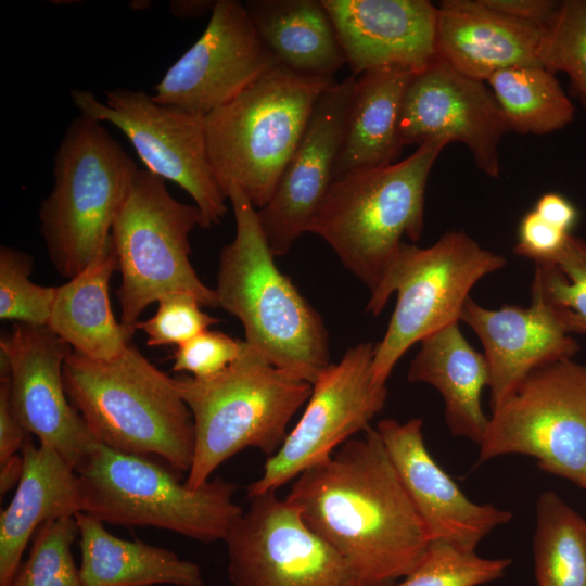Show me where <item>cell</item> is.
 I'll list each match as a JSON object with an SVG mask.
<instances>
[{"label": "cell", "mask_w": 586, "mask_h": 586, "mask_svg": "<svg viewBox=\"0 0 586 586\" xmlns=\"http://www.w3.org/2000/svg\"><path fill=\"white\" fill-rule=\"evenodd\" d=\"M285 499L362 586L397 583L431 542L375 428L304 471Z\"/></svg>", "instance_id": "cell-1"}, {"label": "cell", "mask_w": 586, "mask_h": 586, "mask_svg": "<svg viewBox=\"0 0 586 586\" xmlns=\"http://www.w3.org/2000/svg\"><path fill=\"white\" fill-rule=\"evenodd\" d=\"M226 196L235 237L220 251L218 305L240 320L250 346L275 367L313 385L331 365L327 327L277 267L257 208L237 186H230Z\"/></svg>", "instance_id": "cell-2"}, {"label": "cell", "mask_w": 586, "mask_h": 586, "mask_svg": "<svg viewBox=\"0 0 586 586\" xmlns=\"http://www.w3.org/2000/svg\"><path fill=\"white\" fill-rule=\"evenodd\" d=\"M66 395L98 443L126 454L164 459L188 472L194 453L191 412L170 378L132 344L116 358L75 352L63 365Z\"/></svg>", "instance_id": "cell-3"}, {"label": "cell", "mask_w": 586, "mask_h": 586, "mask_svg": "<svg viewBox=\"0 0 586 586\" xmlns=\"http://www.w3.org/2000/svg\"><path fill=\"white\" fill-rule=\"evenodd\" d=\"M451 143L437 137L403 161L334 178L307 232L320 237L369 290L380 285L404 242L420 240L431 169Z\"/></svg>", "instance_id": "cell-4"}, {"label": "cell", "mask_w": 586, "mask_h": 586, "mask_svg": "<svg viewBox=\"0 0 586 586\" xmlns=\"http://www.w3.org/2000/svg\"><path fill=\"white\" fill-rule=\"evenodd\" d=\"M175 383L194 426L193 460L184 482L191 488L204 485L221 463L245 448L272 456L313 390L246 342L241 356L221 372L181 375Z\"/></svg>", "instance_id": "cell-5"}, {"label": "cell", "mask_w": 586, "mask_h": 586, "mask_svg": "<svg viewBox=\"0 0 586 586\" xmlns=\"http://www.w3.org/2000/svg\"><path fill=\"white\" fill-rule=\"evenodd\" d=\"M333 77L307 76L279 64L204 118L207 154L226 194L239 187L257 209L279 179Z\"/></svg>", "instance_id": "cell-6"}, {"label": "cell", "mask_w": 586, "mask_h": 586, "mask_svg": "<svg viewBox=\"0 0 586 586\" xmlns=\"http://www.w3.org/2000/svg\"><path fill=\"white\" fill-rule=\"evenodd\" d=\"M139 168L102 123L79 114L53 161L40 203V233L60 276L72 279L102 251Z\"/></svg>", "instance_id": "cell-7"}, {"label": "cell", "mask_w": 586, "mask_h": 586, "mask_svg": "<svg viewBox=\"0 0 586 586\" xmlns=\"http://www.w3.org/2000/svg\"><path fill=\"white\" fill-rule=\"evenodd\" d=\"M506 264L502 255L484 249L463 231H447L428 247L403 242L366 307L377 316L391 295H397L386 331L374 347V382L386 385L413 344L459 322L472 288Z\"/></svg>", "instance_id": "cell-8"}, {"label": "cell", "mask_w": 586, "mask_h": 586, "mask_svg": "<svg viewBox=\"0 0 586 586\" xmlns=\"http://www.w3.org/2000/svg\"><path fill=\"white\" fill-rule=\"evenodd\" d=\"M76 472L82 512L103 523L153 526L213 543L225 540L243 512L234 501L232 482L216 477L191 488L146 456L100 443Z\"/></svg>", "instance_id": "cell-9"}, {"label": "cell", "mask_w": 586, "mask_h": 586, "mask_svg": "<svg viewBox=\"0 0 586 586\" xmlns=\"http://www.w3.org/2000/svg\"><path fill=\"white\" fill-rule=\"evenodd\" d=\"M201 224L196 205L177 201L163 178L137 171L111 231L122 275L116 296L123 324L135 327L150 304L170 293L219 307L215 289L201 281L190 262L189 235Z\"/></svg>", "instance_id": "cell-10"}, {"label": "cell", "mask_w": 586, "mask_h": 586, "mask_svg": "<svg viewBox=\"0 0 586 586\" xmlns=\"http://www.w3.org/2000/svg\"><path fill=\"white\" fill-rule=\"evenodd\" d=\"M491 409L479 463L527 455L586 489V365L569 359L538 368Z\"/></svg>", "instance_id": "cell-11"}, {"label": "cell", "mask_w": 586, "mask_h": 586, "mask_svg": "<svg viewBox=\"0 0 586 586\" xmlns=\"http://www.w3.org/2000/svg\"><path fill=\"white\" fill-rule=\"evenodd\" d=\"M104 94L100 102L90 91L73 89L71 99L81 115L124 132L146 170L188 192L201 212V229L220 224L227 196L209 164L205 117L157 103L141 90L114 88Z\"/></svg>", "instance_id": "cell-12"}, {"label": "cell", "mask_w": 586, "mask_h": 586, "mask_svg": "<svg viewBox=\"0 0 586 586\" xmlns=\"http://www.w3.org/2000/svg\"><path fill=\"white\" fill-rule=\"evenodd\" d=\"M374 347L372 342L352 346L318 377L300 420L246 487L249 498L276 492L370 428L387 398L386 385L373 380Z\"/></svg>", "instance_id": "cell-13"}, {"label": "cell", "mask_w": 586, "mask_h": 586, "mask_svg": "<svg viewBox=\"0 0 586 586\" xmlns=\"http://www.w3.org/2000/svg\"><path fill=\"white\" fill-rule=\"evenodd\" d=\"M250 500L224 540L231 586H362L294 505L276 492Z\"/></svg>", "instance_id": "cell-14"}, {"label": "cell", "mask_w": 586, "mask_h": 586, "mask_svg": "<svg viewBox=\"0 0 586 586\" xmlns=\"http://www.w3.org/2000/svg\"><path fill=\"white\" fill-rule=\"evenodd\" d=\"M72 351L42 326L13 322L0 337V373L9 381L12 411L28 434L78 471L98 441L65 392L63 365Z\"/></svg>", "instance_id": "cell-15"}, {"label": "cell", "mask_w": 586, "mask_h": 586, "mask_svg": "<svg viewBox=\"0 0 586 586\" xmlns=\"http://www.w3.org/2000/svg\"><path fill=\"white\" fill-rule=\"evenodd\" d=\"M280 62L237 0H218L206 28L155 85L153 99L206 116Z\"/></svg>", "instance_id": "cell-16"}, {"label": "cell", "mask_w": 586, "mask_h": 586, "mask_svg": "<svg viewBox=\"0 0 586 586\" xmlns=\"http://www.w3.org/2000/svg\"><path fill=\"white\" fill-rule=\"evenodd\" d=\"M398 129L403 146H419L437 137L459 141L480 170L499 177L498 146L509 130L491 88L438 59L412 76Z\"/></svg>", "instance_id": "cell-17"}, {"label": "cell", "mask_w": 586, "mask_h": 586, "mask_svg": "<svg viewBox=\"0 0 586 586\" xmlns=\"http://www.w3.org/2000/svg\"><path fill=\"white\" fill-rule=\"evenodd\" d=\"M356 76L328 88L267 204L257 215L275 257L285 255L307 232L310 220L334 180Z\"/></svg>", "instance_id": "cell-18"}, {"label": "cell", "mask_w": 586, "mask_h": 586, "mask_svg": "<svg viewBox=\"0 0 586 586\" xmlns=\"http://www.w3.org/2000/svg\"><path fill=\"white\" fill-rule=\"evenodd\" d=\"M423 421L383 419L375 429L420 515L430 540H446L475 551L480 542L512 513L470 500L429 453Z\"/></svg>", "instance_id": "cell-19"}, {"label": "cell", "mask_w": 586, "mask_h": 586, "mask_svg": "<svg viewBox=\"0 0 586 586\" xmlns=\"http://www.w3.org/2000/svg\"><path fill=\"white\" fill-rule=\"evenodd\" d=\"M354 76L382 66L419 72L436 59L437 7L428 0H322Z\"/></svg>", "instance_id": "cell-20"}, {"label": "cell", "mask_w": 586, "mask_h": 586, "mask_svg": "<svg viewBox=\"0 0 586 586\" xmlns=\"http://www.w3.org/2000/svg\"><path fill=\"white\" fill-rule=\"evenodd\" d=\"M459 321L480 339L489 370L491 407L507 397L531 372L573 359L578 342L562 330L536 296L528 307L486 308L470 296Z\"/></svg>", "instance_id": "cell-21"}, {"label": "cell", "mask_w": 586, "mask_h": 586, "mask_svg": "<svg viewBox=\"0 0 586 586\" xmlns=\"http://www.w3.org/2000/svg\"><path fill=\"white\" fill-rule=\"evenodd\" d=\"M544 30L487 7L483 0H444L437 7L436 59L486 80L501 69L539 65Z\"/></svg>", "instance_id": "cell-22"}, {"label": "cell", "mask_w": 586, "mask_h": 586, "mask_svg": "<svg viewBox=\"0 0 586 586\" xmlns=\"http://www.w3.org/2000/svg\"><path fill=\"white\" fill-rule=\"evenodd\" d=\"M23 471L15 493L0 515V586H9L33 534L46 522L82 512L79 476L52 447L23 446Z\"/></svg>", "instance_id": "cell-23"}, {"label": "cell", "mask_w": 586, "mask_h": 586, "mask_svg": "<svg viewBox=\"0 0 586 586\" xmlns=\"http://www.w3.org/2000/svg\"><path fill=\"white\" fill-rule=\"evenodd\" d=\"M420 343L409 366L408 381L435 387L445 403L444 419L449 432L480 445L489 421L481 404L482 390L489 385L484 355L466 340L459 322L446 326Z\"/></svg>", "instance_id": "cell-24"}, {"label": "cell", "mask_w": 586, "mask_h": 586, "mask_svg": "<svg viewBox=\"0 0 586 586\" xmlns=\"http://www.w3.org/2000/svg\"><path fill=\"white\" fill-rule=\"evenodd\" d=\"M415 71L382 66L356 76L334 178L397 162L403 144L398 123Z\"/></svg>", "instance_id": "cell-25"}, {"label": "cell", "mask_w": 586, "mask_h": 586, "mask_svg": "<svg viewBox=\"0 0 586 586\" xmlns=\"http://www.w3.org/2000/svg\"><path fill=\"white\" fill-rule=\"evenodd\" d=\"M118 270L112 237L98 256L61 286L51 307L48 328L84 356L110 360L131 344L137 330L117 322L110 301V280Z\"/></svg>", "instance_id": "cell-26"}, {"label": "cell", "mask_w": 586, "mask_h": 586, "mask_svg": "<svg viewBox=\"0 0 586 586\" xmlns=\"http://www.w3.org/2000/svg\"><path fill=\"white\" fill-rule=\"evenodd\" d=\"M75 518L84 586H204L198 563L163 547L119 538L85 512Z\"/></svg>", "instance_id": "cell-27"}, {"label": "cell", "mask_w": 586, "mask_h": 586, "mask_svg": "<svg viewBox=\"0 0 586 586\" xmlns=\"http://www.w3.org/2000/svg\"><path fill=\"white\" fill-rule=\"evenodd\" d=\"M245 10L281 65L307 76L333 77L346 60L322 0H246Z\"/></svg>", "instance_id": "cell-28"}, {"label": "cell", "mask_w": 586, "mask_h": 586, "mask_svg": "<svg viewBox=\"0 0 586 586\" xmlns=\"http://www.w3.org/2000/svg\"><path fill=\"white\" fill-rule=\"evenodd\" d=\"M491 88L509 131L544 136L573 122L575 109L556 75L539 65L498 71Z\"/></svg>", "instance_id": "cell-29"}, {"label": "cell", "mask_w": 586, "mask_h": 586, "mask_svg": "<svg viewBox=\"0 0 586 586\" xmlns=\"http://www.w3.org/2000/svg\"><path fill=\"white\" fill-rule=\"evenodd\" d=\"M533 551L537 586H586V521L556 492L536 501Z\"/></svg>", "instance_id": "cell-30"}, {"label": "cell", "mask_w": 586, "mask_h": 586, "mask_svg": "<svg viewBox=\"0 0 586 586\" xmlns=\"http://www.w3.org/2000/svg\"><path fill=\"white\" fill-rule=\"evenodd\" d=\"M531 294L564 332L586 334V242L571 233L550 262L535 264Z\"/></svg>", "instance_id": "cell-31"}, {"label": "cell", "mask_w": 586, "mask_h": 586, "mask_svg": "<svg viewBox=\"0 0 586 586\" xmlns=\"http://www.w3.org/2000/svg\"><path fill=\"white\" fill-rule=\"evenodd\" d=\"M512 560L488 559L446 540H431L417 565L392 586H480L504 576Z\"/></svg>", "instance_id": "cell-32"}, {"label": "cell", "mask_w": 586, "mask_h": 586, "mask_svg": "<svg viewBox=\"0 0 586 586\" xmlns=\"http://www.w3.org/2000/svg\"><path fill=\"white\" fill-rule=\"evenodd\" d=\"M78 535L75 517L43 523L35 534L28 558L9 586H84L72 555Z\"/></svg>", "instance_id": "cell-33"}, {"label": "cell", "mask_w": 586, "mask_h": 586, "mask_svg": "<svg viewBox=\"0 0 586 586\" xmlns=\"http://www.w3.org/2000/svg\"><path fill=\"white\" fill-rule=\"evenodd\" d=\"M542 66L565 73L586 109V0L560 1L539 49Z\"/></svg>", "instance_id": "cell-34"}, {"label": "cell", "mask_w": 586, "mask_h": 586, "mask_svg": "<svg viewBox=\"0 0 586 586\" xmlns=\"http://www.w3.org/2000/svg\"><path fill=\"white\" fill-rule=\"evenodd\" d=\"M33 257L26 252L0 247V318L47 327L56 288L30 281Z\"/></svg>", "instance_id": "cell-35"}, {"label": "cell", "mask_w": 586, "mask_h": 586, "mask_svg": "<svg viewBox=\"0 0 586 586\" xmlns=\"http://www.w3.org/2000/svg\"><path fill=\"white\" fill-rule=\"evenodd\" d=\"M157 304L154 316L135 324L136 329L145 333L149 346H179L219 322V319L203 311L202 304L191 294H166Z\"/></svg>", "instance_id": "cell-36"}, {"label": "cell", "mask_w": 586, "mask_h": 586, "mask_svg": "<svg viewBox=\"0 0 586 586\" xmlns=\"http://www.w3.org/2000/svg\"><path fill=\"white\" fill-rule=\"evenodd\" d=\"M244 347L245 341L207 329L177 347L173 371L189 372L194 378H209L233 364Z\"/></svg>", "instance_id": "cell-37"}, {"label": "cell", "mask_w": 586, "mask_h": 586, "mask_svg": "<svg viewBox=\"0 0 586 586\" xmlns=\"http://www.w3.org/2000/svg\"><path fill=\"white\" fill-rule=\"evenodd\" d=\"M568 233L545 221L533 209L521 219L513 251L534 264L550 262L563 247Z\"/></svg>", "instance_id": "cell-38"}, {"label": "cell", "mask_w": 586, "mask_h": 586, "mask_svg": "<svg viewBox=\"0 0 586 586\" xmlns=\"http://www.w3.org/2000/svg\"><path fill=\"white\" fill-rule=\"evenodd\" d=\"M491 9L545 30L553 20L560 1L553 0H483Z\"/></svg>", "instance_id": "cell-39"}, {"label": "cell", "mask_w": 586, "mask_h": 586, "mask_svg": "<svg viewBox=\"0 0 586 586\" xmlns=\"http://www.w3.org/2000/svg\"><path fill=\"white\" fill-rule=\"evenodd\" d=\"M28 435L12 411L8 378L0 373V464L17 456Z\"/></svg>", "instance_id": "cell-40"}, {"label": "cell", "mask_w": 586, "mask_h": 586, "mask_svg": "<svg viewBox=\"0 0 586 586\" xmlns=\"http://www.w3.org/2000/svg\"><path fill=\"white\" fill-rule=\"evenodd\" d=\"M534 211L545 221L568 233H571L578 218L576 207L565 196L556 192L543 194Z\"/></svg>", "instance_id": "cell-41"}, {"label": "cell", "mask_w": 586, "mask_h": 586, "mask_svg": "<svg viewBox=\"0 0 586 586\" xmlns=\"http://www.w3.org/2000/svg\"><path fill=\"white\" fill-rule=\"evenodd\" d=\"M218 0H170V13L178 18H195L213 13Z\"/></svg>", "instance_id": "cell-42"}, {"label": "cell", "mask_w": 586, "mask_h": 586, "mask_svg": "<svg viewBox=\"0 0 586 586\" xmlns=\"http://www.w3.org/2000/svg\"><path fill=\"white\" fill-rule=\"evenodd\" d=\"M23 471V460L21 456H15L4 463L0 464V493L7 494L12 487L16 486Z\"/></svg>", "instance_id": "cell-43"}]
</instances>
